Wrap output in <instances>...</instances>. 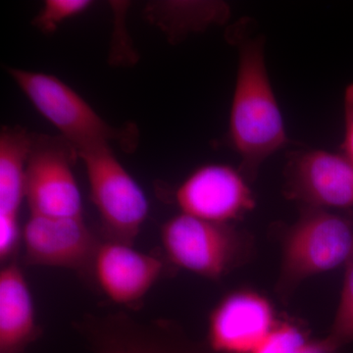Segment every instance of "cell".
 <instances>
[{"mask_svg": "<svg viewBox=\"0 0 353 353\" xmlns=\"http://www.w3.org/2000/svg\"><path fill=\"white\" fill-rule=\"evenodd\" d=\"M41 331L29 285L16 262L0 271V353H24Z\"/></svg>", "mask_w": 353, "mask_h": 353, "instance_id": "cell-13", "label": "cell"}, {"mask_svg": "<svg viewBox=\"0 0 353 353\" xmlns=\"http://www.w3.org/2000/svg\"><path fill=\"white\" fill-rule=\"evenodd\" d=\"M160 238L172 264L209 280L224 278L254 252V241L245 230L182 213L164 223Z\"/></svg>", "mask_w": 353, "mask_h": 353, "instance_id": "cell-3", "label": "cell"}, {"mask_svg": "<svg viewBox=\"0 0 353 353\" xmlns=\"http://www.w3.org/2000/svg\"><path fill=\"white\" fill-rule=\"evenodd\" d=\"M164 263L132 245L106 240L95 252L92 270L102 292L113 303L136 305L162 275Z\"/></svg>", "mask_w": 353, "mask_h": 353, "instance_id": "cell-12", "label": "cell"}, {"mask_svg": "<svg viewBox=\"0 0 353 353\" xmlns=\"http://www.w3.org/2000/svg\"><path fill=\"white\" fill-rule=\"evenodd\" d=\"M284 175L285 197L301 208H353V163L343 153L290 152Z\"/></svg>", "mask_w": 353, "mask_h": 353, "instance_id": "cell-8", "label": "cell"}, {"mask_svg": "<svg viewBox=\"0 0 353 353\" xmlns=\"http://www.w3.org/2000/svg\"><path fill=\"white\" fill-rule=\"evenodd\" d=\"M281 248L276 292L287 303L303 281L347 263L353 252V219L329 209L301 208L283 232Z\"/></svg>", "mask_w": 353, "mask_h": 353, "instance_id": "cell-2", "label": "cell"}, {"mask_svg": "<svg viewBox=\"0 0 353 353\" xmlns=\"http://www.w3.org/2000/svg\"><path fill=\"white\" fill-rule=\"evenodd\" d=\"M90 6V0H46L34 24L41 32L50 34L64 21L85 12Z\"/></svg>", "mask_w": 353, "mask_h": 353, "instance_id": "cell-17", "label": "cell"}, {"mask_svg": "<svg viewBox=\"0 0 353 353\" xmlns=\"http://www.w3.org/2000/svg\"><path fill=\"white\" fill-rule=\"evenodd\" d=\"M32 136L20 127L2 128L0 134V219L18 220L26 199V169Z\"/></svg>", "mask_w": 353, "mask_h": 353, "instance_id": "cell-14", "label": "cell"}, {"mask_svg": "<svg viewBox=\"0 0 353 353\" xmlns=\"http://www.w3.org/2000/svg\"><path fill=\"white\" fill-rule=\"evenodd\" d=\"M325 341L315 340L296 322L280 320L266 340L252 353H339Z\"/></svg>", "mask_w": 353, "mask_h": 353, "instance_id": "cell-15", "label": "cell"}, {"mask_svg": "<svg viewBox=\"0 0 353 353\" xmlns=\"http://www.w3.org/2000/svg\"><path fill=\"white\" fill-rule=\"evenodd\" d=\"M343 110H345V136L341 143V153L353 163V83L345 88Z\"/></svg>", "mask_w": 353, "mask_h": 353, "instance_id": "cell-18", "label": "cell"}, {"mask_svg": "<svg viewBox=\"0 0 353 353\" xmlns=\"http://www.w3.org/2000/svg\"><path fill=\"white\" fill-rule=\"evenodd\" d=\"M241 24L232 39L239 64L229 121V139L241 159L240 171L248 182L261 165L289 143L284 119L272 87L262 37H252Z\"/></svg>", "mask_w": 353, "mask_h": 353, "instance_id": "cell-1", "label": "cell"}, {"mask_svg": "<svg viewBox=\"0 0 353 353\" xmlns=\"http://www.w3.org/2000/svg\"><path fill=\"white\" fill-rule=\"evenodd\" d=\"M279 321L263 294L252 289L233 290L209 314L205 343L215 353H252Z\"/></svg>", "mask_w": 353, "mask_h": 353, "instance_id": "cell-10", "label": "cell"}, {"mask_svg": "<svg viewBox=\"0 0 353 353\" xmlns=\"http://www.w3.org/2000/svg\"><path fill=\"white\" fill-rule=\"evenodd\" d=\"M9 75L34 108L61 132L77 153L124 141L130 134L109 126L92 106L60 79L48 74L9 68Z\"/></svg>", "mask_w": 353, "mask_h": 353, "instance_id": "cell-5", "label": "cell"}, {"mask_svg": "<svg viewBox=\"0 0 353 353\" xmlns=\"http://www.w3.org/2000/svg\"><path fill=\"white\" fill-rule=\"evenodd\" d=\"M25 262L34 266L85 271L92 269L97 246L83 217L30 214L22 232Z\"/></svg>", "mask_w": 353, "mask_h": 353, "instance_id": "cell-11", "label": "cell"}, {"mask_svg": "<svg viewBox=\"0 0 353 353\" xmlns=\"http://www.w3.org/2000/svg\"><path fill=\"white\" fill-rule=\"evenodd\" d=\"M324 339L338 350L353 341V252L345 263V281L333 325Z\"/></svg>", "mask_w": 353, "mask_h": 353, "instance_id": "cell-16", "label": "cell"}, {"mask_svg": "<svg viewBox=\"0 0 353 353\" xmlns=\"http://www.w3.org/2000/svg\"><path fill=\"white\" fill-rule=\"evenodd\" d=\"M75 157V148L62 137H32L26 169L30 214L83 217L82 196L72 169Z\"/></svg>", "mask_w": 353, "mask_h": 353, "instance_id": "cell-7", "label": "cell"}, {"mask_svg": "<svg viewBox=\"0 0 353 353\" xmlns=\"http://www.w3.org/2000/svg\"><path fill=\"white\" fill-rule=\"evenodd\" d=\"M240 170L225 164L199 167L176 189L182 214L210 222L234 224L252 212L256 199Z\"/></svg>", "mask_w": 353, "mask_h": 353, "instance_id": "cell-9", "label": "cell"}, {"mask_svg": "<svg viewBox=\"0 0 353 353\" xmlns=\"http://www.w3.org/2000/svg\"><path fill=\"white\" fill-rule=\"evenodd\" d=\"M78 157L85 164L90 196L106 239L134 245L150 210L145 192L114 155L110 145L83 150Z\"/></svg>", "mask_w": 353, "mask_h": 353, "instance_id": "cell-4", "label": "cell"}, {"mask_svg": "<svg viewBox=\"0 0 353 353\" xmlns=\"http://www.w3.org/2000/svg\"><path fill=\"white\" fill-rule=\"evenodd\" d=\"M75 329L92 353H215L170 320L141 322L121 312L87 315Z\"/></svg>", "mask_w": 353, "mask_h": 353, "instance_id": "cell-6", "label": "cell"}]
</instances>
